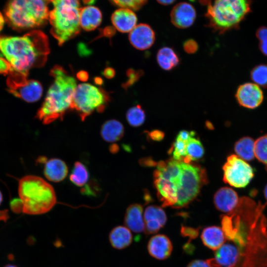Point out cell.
Instances as JSON below:
<instances>
[{
    "label": "cell",
    "instance_id": "6da1fadb",
    "mask_svg": "<svg viewBox=\"0 0 267 267\" xmlns=\"http://www.w3.org/2000/svg\"><path fill=\"white\" fill-rule=\"evenodd\" d=\"M0 51L15 71L28 76L30 69L44 65L49 52L48 41L40 30L22 36H0Z\"/></svg>",
    "mask_w": 267,
    "mask_h": 267
},
{
    "label": "cell",
    "instance_id": "7a4b0ae2",
    "mask_svg": "<svg viewBox=\"0 0 267 267\" xmlns=\"http://www.w3.org/2000/svg\"><path fill=\"white\" fill-rule=\"evenodd\" d=\"M50 75L53 78V82L36 115L44 124L61 119L65 113L72 109L73 95L77 87L74 77L60 66H54Z\"/></svg>",
    "mask_w": 267,
    "mask_h": 267
},
{
    "label": "cell",
    "instance_id": "3957f363",
    "mask_svg": "<svg viewBox=\"0 0 267 267\" xmlns=\"http://www.w3.org/2000/svg\"><path fill=\"white\" fill-rule=\"evenodd\" d=\"M18 194L22 212L31 215L49 211L56 203L53 187L43 178L33 175L22 178L18 183Z\"/></svg>",
    "mask_w": 267,
    "mask_h": 267
},
{
    "label": "cell",
    "instance_id": "277c9868",
    "mask_svg": "<svg viewBox=\"0 0 267 267\" xmlns=\"http://www.w3.org/2000/svg\"><path fill=\"white\" fill-rule=\"evenodd\" d=\"M48 3L46 0H8L4 10L5 21L17 30L41 27L48 20Z\"/></svg>",
    "mask_w": 267,
    "mask_h": 267
},
{
    "label": "cell",
    "instance_id": "5b68a950",
    "mask_svg": "<svg viewBox=\"0 0 267 267\" xmlns=\"http://www.w3.org/2000/svg\"><path fill=\"white\" fill-rule=\"evenodd\" d=\"M52 4L49 11L50 32L59 45L76 36L80 32V0H46Z\"/></svg>",
    "mask_w": 267,
    "mask_h": 267
},
{
    "label": "cell",
    "instance_id": "8992f818",
    "mask_svg": "<svg viewBox=\"0 0 267 267\" xmlns=\"http://www.w3.org/2000/svg\"><path fill=\"white\" fill-rule=\"evenodd\" d=\"M251 4L252 0H214L208 7L209 26L220 34L238 28Z\"/></svg>",
    "mask_w": 267,
    "mask_h": 267
},
{
    "label": "cell",
    "instance_id": "52a82bcc",
    "mask_svg": "<svg viewBox=\"0 0 267 267\" xmlns=\"http://www.w3.org/2000/svg\"><path fill=\"white\" fill-rule=\"evenodd\" d=\"M109 100L108 93L103 89L90 84L82 83L75 89L71 108L77 112L83 121L94 111L103 112Z\"/></svg>",
    "mask_w": 267,
    "mask_h": 267
},
{
    "label": "cell",
    "instance_id": "ba28073f",
    "mask_svg": "<svg viewBox=\"0 0 267 267\" xmlns=\"http://www.w3.org/2000/svg\"><path fill=\"white\" fill-rule=\"evenodd\" d=\"M208 182L206 171L200 166L182 161V175L177 189L178 201L174 207L187 206L199 194L204 184Z\"/></svg>",
    "mask_w": 267,
    "mask_h": 267
},
{
    "label": "cell",
    "instance_id": "9c48e42d",
    "mask_svg": "<svg viewBox=\"0 0 267 267\" xmlns=\"http://www.w3.org/2000/svg\"><path fill=\"white\" fill-rule=\"evenodd\" d=\"M8 75L6 85L10 93L29 102L36 101L41 98L43 88L40 82L28 80V76L14 70Z\"/></svg>",
    "mask_w": 267,
    "mask_h": 267
},
{
    "label": "cell",
    "instance_id": "30bf717a",
    "mask_svg": "<svg viewBox=\"0 0 267 267\" xmlns=\"http://www.w3.org/2000/svg\"><path fill=\"white\" fill-rule=\"evenodd\" d=\"M222 169L223 181L234 187H245L254 177V170L252 167L234 154L227 157Z\"/></svg>",
    "mask_w": 267,
    "mask_h": 267
},
{
    "label": "cell",
    "instance_id": "8fae6325",
    "mask_svg": "<svg viewBox=\"0 0 267 267\" xmlns=\"http://www.w3.org/2000/svg\"><path fill=\"white\" fill-rule=\"evenodd\" d=\"M235 97L240 105L249 109L257 108L264 99L263 91L259 86L251 83L240 85L236 91Z\"/></svg>",
    "mask_w": 267,
    "mask_h": 267
},
{
    "label": "cell",
    "instance_id": "7c38bea8",
    "mask_svg": "<svg viewBox=\"0 0 267 267\" xmlns=\"http://www.w3.org/2000/svg\"><path fill=\"white\" fill-rule=\"evenodd\" d=\"M129 39L131 44L138 50L150 48L155 40L154 31L146 24H139L130 32Z\"/></svg>",
    "mask_w": 267,
    "mask_h": 267
},
{
    "label": "cell",
    "instance_id": "4fadbf2b",
    "mask_svg": "<svg viewBox=\"0 0 267 267\" xmlns=\"http://www.w3.org/2000/svg\"><path fill=\"white\" fill-rule=\"evenodd\" d=\"M170 15L171 22L174 26L184 29L193 24L196 14L195 8L191 4L182 2L173 7Z\"/></svg>",
    "mask_w": 267,
    "mask_h": 267
},
{
    "label": "cell",
    "instance_id": "5bb4252c",
    "mask_svg": "<svg viewBox=\"0 0 267 267\" xmlns=\"http://www.w3.org/2000/svg\"><path fill=\"white\" fill-rule=\"evenodd\" d=\"M144 231L146 234L157 232L166 223L167 216L160 207L150 205L147 207L144 214Z\"/></svg>",
    "mask_w": 267,
    "mask_h": 267
},
{
    "label": "cell",
    "instance_id": "9a60e30c",
    "mask_svg": "<svg viewBox=\"0 0 267 267\" xmlns=\"http://www.w3.org/2000/svg\"><path fill=\"white\" fill-rule=\"evenodd\" d=\"M239 202V199L236 192L228 187L221 188L214 196L216 208L224 213L232 212L236 208Z\"/></svg>",
    "mask_w": 267,
    "mask_h": 267
},
{
    "label": "cell",
    "instance_id": "2e32d148",
    "mask_svg": "<svg viewBox=\"0 0 267 267\" xmlns=\"http://www.w3.org/2000/svg\"><path fill=\"white\" fill-rule=\"evenodd\" d=\"M147 249L149 254L158 260L167 259L171 254L173 246L170 239L165 235L157 234L148 241Z\"/></svg>",
    "mask_w": 267,
    "mask_h": 267
},
{
    "label": "cell",
    "instance_id": "e0dca14e",
    "mask_svg": "<svg viewBox=\"0 0 267 267\" xmlns=\"http://www.w3.org/2000/svg\"><path fill=\"white\" fill-rule=\"evenodd\" d=\"M137 21V17L134 12L126 8L117 9L111 16L113 26L122 33L130 32L135 27Z\"/></svg>",
    "mask_w": 267,
    "mask_h": 267
},
{
    "label": "cell",
    "instance_id": "ac0fdd59",
    "mask_svg": "<svg viewBox=\"0 0 267 267\" xmlns=\"http://www.w3.org/2000/svg\"><path fill=\"white\" fill-rule=\"evenodd\" d=\"M154 178V185L157 191V195L162 202L163 207L173 206L178 201V193L176 187L169 181L159 177Z\"/></svg>",
    "mask_w": 267,
    "mask_h": 267
},
{
    "label": "cell",
    "instance_id": "d6986e66",
    "mask_svg": "<svg viewBox=\"0 0 267 267\" xmlns=\"http://www.w3.org/2000/svg\"><path fill=\"white\" fill-rule=\"evenodd\" d=\"M43 164L44 175L49 181L54 182L61 181L68 175V167L61 159L57 158L47 159Z\"/></svg>",
    "mask_w": 267,
    "mask_h": 267
},
{
    "label": "cell",
    "instance_id": "ffe728a7",
    "mask_svg": "<svg viewBox=\"0 0 267 267\" xmlns=\"http://www.w3.org/2000/svg\"><path fill=\"white\" fill-rule=\"evenodd\" d=\"M142 212V207L138 204H131L126 210L124 223L130 230L135 233H141L144 230Z\"/></svg>",
    "mask_w": 267,
    "mask_h": 267
},
{
    "label": "cell",
    "instance_id": "44dd1931",
    "mask_svg": "<svg viewBox=\"0 0 267 267\" xmlns=\"http://www.w3.org/2000/svg\"><path fill=\"white\" fill-rule=\"evenodd\" d=\"M215 260L222 267H234L240 257L239 249L232 243H224L216 250Z\"/></svg>",
    "mask_w": 267,
    "mask_h": 267
},
{
    "label": "cell",
    "instance_id": "7402d4cb",
    "mask_svg": "<svg viewBox=\"0 0 267 267\" xmlns=\"http://www.w3.org/2000/svg\"><path fill=\"white\" fill-rule=\"evenodd\" d=\"M102 21L100 9L94 6H87L81 8L80 24L84 30L90 31L96 29Z\"/></svg>",
    "mask_w": 267,
    "mask_h": 267
},
{
    "label": "cell",
    "instance_id": "603a6c76",
    "mask_svg": "<svg viewBox=\"0 0 267 267\" xmlns=\"http://www.w3.org/2000/svg\"><path fill=\"white\" fill-rule=\"evenodd\" d=\"M201 238L205 246L213 250H217L224 244L225 235L220 227L211 226L203 230Z\"/></svg>",
    "mask_w": 267,
    "mask_h": 267
},
{
    "label": "cell",
    "instance_id": "cb8c5ba5",
    "mask_svg": "<svg viewBox=\"0 0 267 267\" xmlns=\"http://www.w3.org/2000/svg\"><path fill=\"white\" fill-rule=\"evenodd\" d=\"M109 240L112 247L121 250L131 245L133 241V236L131 230L127 227L118 225L110 231Z\"/></svg>",
    "mask_w": 267,
    "mask_h": 267
},
{
    "label": "cell",
    "instance_id": "d4e9b609",
    "mask_svg": "<svg viewBox=\"0 0 267 267\" xmlns=\"http://www.w3.org/2000/svg\"><path fill=\"white\" fill-rule=\"evenodd\" d=\"M100 134L102 139L108 142H115L120 140L124 134L123 124L116 120H109L102 125Z\"/></svg>",
    "mask_w": 267,
    "mask_h": 267
},
{
    "label": "cell",
    "instance_id": "484cf974",
    "mask_svg": "<svg viewBox=\"0 0 267 267\" xmlns=\"http://www.w3.org/2000/svg\"><path fill=\"white\" fill-rule=\"evenodd\" d=\"M157 61L161 68L169 71L179 64L180 59L172 48L163 47L158 51Z\"/></svg>",
    "mask_w": 267,
    "mask_h": 267
},
{
    "label": "cell",
    "instance_id": "4316f807",
    "mask_svg": "<svg viewBox=\"0 0 267 267\" xmlns=\"http://www.w3.org/2000/svg\"><path fill=\"white\" fill-rule=\"evenodd\" d=\"M254 144V140L250 137L240 138L234 145V151L237 156L244 160H253L255 157Z\"/></svg>",
    "mask_w": 267,
    "mask_h": 267
},
{
    "label": "cell",
    "instance_id": "83f0119b",
    "mask_svg": "<svg viewBox=\"0 0 267 267\" xmlns=\"http://www.w3.org/2000/svg\"><path fill=\"white\" fill-rule=\"evenodd\" d=\"M89 178V174L86 167L81 162H75L69 176L71 182L77 186L82 187L87 183Z\"/></svg>",
    "mask_w": 267,
    "mask_h": 267
},
{
    "label": "cell",
    "instance_id": "f1b7e54d",
    "mask_svg": "<svg viewBox=\"0 0 267 267\" xmlns=\"http://www.w3.org/2000/svg\"><path fill=\"white\" fill-rule=\"evenodd\" d=\"M145 111L140 105L130 108L126 114L127 122L134 127L142 125L145 120Z\"/></svg>",
    "mask_w": 267,
    "mask_h": 267
},
{
    "label": "cell",
    "instance_id": "f546056e",
    "mask_svg": "<svg viewBox=\"0 0 267 267\" xmlns=\"http://www.w3.org/2000/svg\"><path fill=\"white\" fill-rule=\"evenodd\" d=\"M186 157L190 160H197L204 154V147L199 139L192 137L186 144Z\"/></svg>",
    "mask_w": 267,
    "mask_h": 267
},
{
    "label": "cell",
    "instance_id": "4dcf8cb0",
    "mask_svg": "<svg viewBox=\"0 0 267 267\" xmlns=\"http://www.w3.org/2000/svg\"><path fill=\"white\" fill-rule=\"evenodd\" d=\"M254 154L260 162L267 166V134L255 141Z\"/></svg>",
    "mask_w": 267,
    "mask_h": 267
},
{
    "label": "cell",
    "instance_id": "1f68e13d",
    "mask_svg": "<svg viewBox=\"0 0 267 267\" xmlns=\"http://www.w3.org/2000/svg\"><path fill=\"white\" fill-rule=\"evenodd\" d=\"M251 78L257 85L267 88V65L255 66L251 72Z\"/></svg>",
    "mask_w": 267,
    "mask_h": 267
},
{
    "label": "cell",
    "instance_id": "d6a6232c",
    "mask_svg": "<svg viewBox=\"0 0 267 267\" xmlns=\"http://www.w3.org/2000/svg\"><path fill=\"white\" fill-rule=\"evenodd\" d=\"M186 144L187 143L182 140L176 139L168 151V153L172 154L174 159L182 161L187 155Z\"/></svg>",
    "mask_w": 267,
    "mask_h": 267
},
{
    "label": "cell",
    "instance_id": "836d02e7",
    "mask_svg": "<svg viewBox=\"0 0 267 267\" xmlns=\"http://www.w3.org/2000/svg\"><path fill=\"white\" fill-rule=\"evenodd\" d=\"M115 5L121 8H129L131 10L139 9L147 0H109Z\"/></svg>",
    "mask_w": 267,
    "mask_h": 267
},
{
    "label": "cell",
    "instance_id": "e575fe53",
    "mask_svg": "<svg viewBox=\"0 0 267 267\" xmlns=\"http://www.w3.org/2000/svg\"><path fill=\"white\" fill-rule=\"evenodd\" d=\"M144 72L141 69L134 70V69H129L127 72L128 79L124 83L122 86L125 89H127L133 86L139 80L141 77L143 76Z\"/></svg>",
    "mask_w": 267,
    "mask_h": 267
},
{
    "label": "cell",
    "instance_id": "d590c367",
    "mask_svg": "<svg viewBox=\"0 0 267 267\" xmlns=\"http://www.w3.org/2000/svg\"><path fill=\"white\" fill-rule=\"evenodd\" d=\"M187 267H222L215 260L211 259L203 261L201 260H196L191 262Z\"/></svg>",
    "mask_w": 267,
    "mask_h": 267
},
{
    "label": "cell",
    "instance_id": "8d00e7d4",
    "mask_svg": "<svg viewBox=\"0 0 267 267\" xmlns=\"http://www.w3.org/2000/svg\"><path fill=\"white\" fill-rule=\"evenodd\" d=\"M198 228L182 226L180 229L181 234L185 237H188L190 239H195L198 235Z\"/></svg>",
    "mask_w": 267,
    "mask_h": 267
},
{
    "label": "cell",
    "instance_id": "74e56055",
    "mask_svg": "<svg viewBox=\"0 0 267 267\" xmlns=\"http://www.w3.org/2000/svg\"><path fill=\"white\" fill-rule=\"evenodd\" d=\"M183 47L186 53L193 54L197 51L198 45L195 41L192 39H189L183 43Z\"/></svg>",
    "mask_w": 267,
    "mask_h": 267
},
{
    "label": "cell",
    "instance_id": "f35d334b",
    "mask_svg": "<svg viewBox=\"0 0 267 267\" xmlns=\"http://www.w3.org/2000/svg\"><path fill=\"white\" fill-rule=\"evenodd\" d=\"M14 69L9 62L0 55V74H9Z\"/></svg>",
    "mask_w": 267,
    "mask_h": 267
},
{
    "label": "cell",
    "instance_id": "ab89813d",
    "mask_svg": "<svg viewBox=\"0 0 267 267\" xmlns=\"http://www.w3.org/2000/svg\"><path fill=\"white\" fill-rule=\"evenodd\" d=\"M98 188L97 184L92 181L83 188L81 192L87 195H94L96 194Z\"/></svg>",
    "mask_w": 267,
    "mask_h": 267
},
{
    "label": "cell",
    "instance_id": "60d3db41",
    "mask_svg": "<svg viewBox=\"0 0 267 267\" xmlns=\"http://www.w3.org/2000/svg\"><path fill=\"white\" fill-rule=\"evenodd\" d=\"M195 135V132L193 131H188L186 130H182L178 133L176 139L187 143L189 139Z\"/></svg>",
    "mask_w": 267,
    "mask_h": 267
},
{
    "label": "cell",
    "instance_id": "b9f144b4",
    "mask_svg": "<svg viewBox=\"0 0 267 267\" xmlns=\"http://www.w3.org/2000/svg\"><path fill=\"white\" fill-rule=\"evenodd\" d=\"M149 137L154 141H161L163 139L165 134L163 132L159 130H154L150 132H148Z\"/></svg>",
    "mask_w": 267,
    "mask_h": 267
},
{
    "label": "cell",
    "instance_id": "7bdbcfd3",
    "mask_svg": "<svg viewBox=\"0 0 267 267\" xmlns=\"http://www.w3.org/2000/svg\"><path fill=\"white\" fill-rule=\"evenodd\" d=\"M139 162L140 165L146 167H154L158 164L151 157L143 158L139 160Z\"/></svg>",
    "mask_w": 267,
    "mask_h": 267
},
{
    "label": "cell",
    "instance_id": "ee69618b",
    "mask_svg": "<svg viewBox=\"0 0 267 267\" xmlns=\"http://www.w3.org/2000/svg\"><path fill=\"white\" fill-rule=\"evenodd\" d=\"M256 37L260 42L267 39V27L262 26L256 32Z\"/></svg>",
    "mask_w": 267,
    "mask_h": 267
},
{
    "label": "cell",
    "instance_id": "f6af8a7d",
    "mask_svg": "<svg viewBox=\"0 0 267 267\" xmlns=\"http://www.w3.org/2000/svg\"><path fill=\"white\" fill-rule=\"evenodd\" d=\"M11 207L14 212L20 213L23 211V205L20 199L14 200L13 203L11 204Z\"/></svg>",
    "mask_w": 267,
    "mask_h": 267
},
{
    "label": "cell",
    "instance_id": "bcb514c9",
    "mask_svg": "<svg viewBox=\"0 0 267 267\" xmlns=\"http://www.w3.org/2000/svg\"><path fill=\"white\" fill-rule=\"evenodd\" d=\"M103 74L105 77L107 78H112L114 76L115 72L113 68L107 67L104 69Z\"/></svg>",
    "mask_w": 267,
    "mask_h": 267
},
{
    "label": "cell",
    "instance_id": "7dc6e473",
    "mask_svg": "<svg viewBox=\"0 0 267 267\" xmlns=\"http://www.w3.org/2000/svg\"><path fill=\"white\" fill-rule=\"evenodd\" d=\"M259 48L262 52L267 56V39L260 42Z\"/></svg>",
    "mask_w": 267,
    "mask_h": 267
},
{
    "label": "cell",
    "instance_id": "c3c4849f",
    "mask_svg": "<svg viewBox=\"0 0 267 267\" xmlns=\"http://www.w3.org/2000/svg\"><path fill=\"white\" fill-rule=\"evenodd\" d=\"M8 218L7 210H0V221L6 222Z\"/></svg>",
    "mask_w": 267,
    "mask_h": 267
},
{
    "label": "cell",
    "instance_id": "681fc988",
    "mask_svg": "<svg viewBox=\"0 0 267 267\" xmlns=\"http://www.w3.org/2000/svg\"><path fill=\"white\" fill-rule=\"evenodd\" d=\"M77 78L81 81H86L88 78V74L85 71H80L77 74Z\"/></svg>",
    "mask_w": 267,
    "mask_h": 267
},
{
    "label": "cell",
    "instance_id": "f907efd6",
    "mask_svg": "<svg viewBox=\"0 0 267 267\" xmlns=\"http://www.w3.org/2000/svg\"><path fill=\"white\" fill-rule=\"evenodd\" d=\"M4 16L0 12V32L3 29L5 23Z\"/></svg>",
    "mask_w": 267,
    "mask_h": 267
},
{
    "label": "cell",
    "instance_id": "816d5d0a",
    "mask_svg": "<svg viewBox=\"0 0 267 267\" xmlns=\"http://www.w3.org/2000/svg\"><path fill=\"white\" fill-rule=\"evenodd\" d=\"M159 3L163 5H169L173 3L176 0H156Z\"/></svg>",
    "mask_w": 267,
    "mask_h": 267
},
{
    "label": "cell",
    "instance_id": "f5cc1de1",
    "mask_svg": "<svg viewBox=\"0 0 267 267\" xmlns=\"http://www.w3.org/2000/svg\"><path fill=\"white\" fill-rule=\"evenodd\" d=\"M119 148L118 146L114 144L110 146L109 149L111 152L115 153L118 151Z\"/></svg>",
    "mask_w": 267,
    "mask_h": 267
},
{
    "label": "cell",
    "instance_id": "db71d44e",
    "mask_svg": "<svg viewBox=\"0 0 267 267\" xmlns=\"http://www.w3.org/2000/svg\"><path fill=\"white\" fill-rule=\"evenodd\" d=\"M206 126L209 129H212L213 128L212 124L209 121L206 122Z\"/></svg>",
    "mask_w": 267,
    "mask_h": 267
},
{
    "label": "cell",
    "instance_id": "11a10c76",
    "mask_svg": "<svg viewBox=\"0 0 267 267\" xmlns=\"http://www.w3.org/2000/svg\"><path fill=\"white\" fill-rule=\"evenodd\" d=\"M95 82L97 84H101V83L102 82V81L101 79L97 78H96V79L95 80Z\"/></svg>",
    "mask_w": 267,
    "mask_h": 267
},
{
    "label": "cell",
    "instance_id": "9f6ffc18",
    "mask_svg": "<svg viewBox=\"0 0 267 267\" xmlns=\"http://www.w3.org/2000/svg\"><path fill=\"white\" fill-rule=\"evenodd\" d=\"M86 3L90 4L92 3L95 0H83Z\"/></svg>",
    "mask_w": 267,
    "mask_h": 267
},
{
    "label": "cell",
    "instance_id": "6f0895ef",
    "mask_svg": "<svg viewBox=\"0 0 267 267\" xmlns=\"http://www.w3.org/2000/svg\"><path fill=\"white\" fill-rule=\"evenodd\" d=\"M264 195H265V197L266 199V200H267V184L266 185L265 189H264Z\"/></svg>",
    "mask_w": 267,
    "mask_h": 267
},
{
    "label": "cell",
    "instance_id": "680465c9",
    "mask_svg": "<svg viewBox=\"0 0 267 267\" xmlns=\"http://www.w3.org/2000/svg\"><path fill=\"white\" fill-rule=\"evenodd\" d=\"M3 267H17L13 265L8 264V265H5Z\"/></svg>",
    "mask_w": 267,
    "mask_h": 267
},
{
    "label": "cell",
    "instance_id": "91938a15",
    "mask_svg": "<svg viewBox=\"0 0 267 267\" xmlns=\"http://www.w3.org/2000/svg\"><path fill=\"white\" fill-rule=\"evenodd\" d=\"M2 201V195L1 191H0V204H1Z\"/></svg>",
    "mask_w": 267,
    "mask_h": 267
},
{
    "label": "cell",
    "instance_id": "94428289",
    "mask_svg": "<svg viewBox=\"0 0 267 267\" xmlns=\"http://www.w3.org/2000/svg\"><path fill=\"white\" fill-rule=\"evenodd\" d=\"M0 55H1V54H0Z\"/></svg>",
    "mask_w": 267,
    "mask_h": 267
}]
</instances>
